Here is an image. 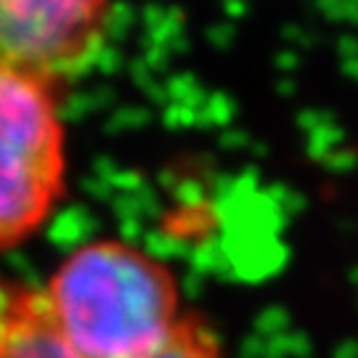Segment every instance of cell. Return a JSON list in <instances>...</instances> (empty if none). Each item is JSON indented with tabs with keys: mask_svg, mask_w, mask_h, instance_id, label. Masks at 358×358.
Returning a JSON list of instances; mask_svg holds the SVG:
<instances>
[{
	"mask_svg": "<svg viewBox=\"0 0 358 358\" xmlns=\"http://www.w3.org/2000/svg\"><path fill=\"white\" fill-rule=\"evenodd\" d=\"M109 0H0V69L48 85L90 64Z\"/></svg>",
	"mask_w": 358,
	"mask_h": 358,
	"instance_id": "obj_3",
	"label": "cell"
},
{
	"mask_svg": "<svg viewBox=\"0 0 358 358\" xmlns=\"http://www.w3.org/2000/svg\"><path fill=\"white\" fill-rule=\"evenodd\" d=\"M0 358H85L59 321L43 287L0 276Z\"/></svg>",
	"mask_w": 358,
	"mask_h": 358,
	"instance_id": "obj_4",
	"label": "cell"
},
{
	"mask_svg": "<svg viewBox=\"0 0 358 358\" xmlns=\"http://www.w3.org/2000/svg\"><path fill=\"white\" fill-rule=\"evenodd\" d=\"M141 358H223V345L205 319L183 313L173 332Z\"/></svg>",
	"mask_w": 358,
	"mask_h": 358,
	"instance_id": "obj_5",
	"label": "cell"
},
{
	"mask_svg": "<svg viewBox=\"0 0 358 358\" xmlns=\"http://www.w3.org/2000/svg\"><path fill=\"white\" fill-rule=\"evenodd\" d=\"M64 125L53 85L0 69V250L35 236L64 194Z\"/></svg>",
	"mask_w": 358,
	"mask_h": 358,
	"instance_id": "obj_2",
	"label": "cell"
},
{
	"mask_svg": "<svg viewBox=\"0 0 358 358\" xmlns=\"http://www.w3.org/2000/svg\"><path fill=\"white\" fill-rule=\"evenodd\" d=\"M43 289L59 327L85 358H141L183 316L170 268L122 239L77 247Z\"/></svg>",
	"mask_w": 358,
	"mask_h": 358,
	"instance_id": "obj_1",
	"label": "cell"
}]
</instances>
